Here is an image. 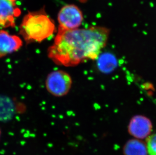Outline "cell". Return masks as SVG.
<instances>
[{"mask_svg":"<svg viewBox=\"0 0 156 155\" xmlns=\"http://www.w3.org/2000/svg\"><path fill=\"white\" fill-rule=\"evenodd\" d=\"M110 30L91 26L75 29H58L48 56L55 64L67 67L77 66L88 60H96L107 43Z\"/></svg>","mask_w":156,"mask_h":155,"instance_id":"1","label":"cell"},{"mask_svg":"<svg viewBox=\"0 0 156 155\" xmlns=\"http://www.w3.org/2000/svg\"><path fill=\"white\" fill-rule=\"evenodd\" d=\"M54 22L44 9L30 12L24 16L19 33L27 43H41L55 32Z\"/></svg>","mask_w":156,"mask_h":155,"instance_id":"2","label":"cell"},{"mask_svg":"<svg viewBox=\"0 0 156 155\" xmlns=\"http://www.w3.org/2000/svg\"><path fill=\"white\" fill-rule=\"evenodd\" d=\"M72 81L69 74L62 70L55 71L48 75L46 87L51 94L56 97L67 95L72 86Z\"/></svg>","mask_w":156,"mask_h":155,"instance_id":"3","label":"cell"},{"mask_svg":"<svg viewBox=\"0 0 156 155\" xmlns=\"http://www.w3.org/2000/svg\"><path fill=\"white\" fill-rule=\"evenodd\" d=\"M83 20L81 10L74 5H67L61 9L58 15V29L69 30L78 28Z\"/></svg>","mask_w":156,"mask_h":155,"instance_id":"4","label":"cell"},{"mask_svg":"<svg viewBox=\"0 0 156 155\" xmlns=\"http://www.w3.org/2000/svg\"><path fill=\"white\" fill-rule=\"evenodd\" d=\"M153 129L152 122L147 117L143 115L134 116L128 125L130 135L139 140L144 139L150 136Z\"/></svg>","mask_w":156,"mask_h":155,"instance_id":"5","label":"cell"},{"mask_svg":"<svg viewBox=\"0 0 156 155\" xmlns=\"http://www.w3.org/2000/svg\"><path fill=\"white\" fill-rule=\"evenodd\" d=\"M20 10L9 0H0V28L14 27L15 18L20 15Z\"/></svg>","mask_w":156,"mask_h":155,"instance_id":"6","label":"cell"},{"mask_svg":"<svg viewBox=\"0 0 156 155\" xmlns=\"http://www.w3.org/2000/svg\"><path fill=\"white\" fill-rule=\"evenodd\" d=\"M19 36L10 35L7 31L0 30V59L17 51L22 46Z\"/></svg>","mask_w":156,"mask_h":155,"instance_id":"7","label":"cell"},{"mask_svg":"<svg viewBox=\"0 0 156 155\" xmlns=\"http://www.w3.org/2000/svg\"><path fill=\"white\" fill-rule=\"evenodd\" d=\"M14 101L8 97L0 95V121H9L13 117L16 111Z\"/></svg>","mask_w":156,"mask_h":155,"instance_id":"8","label":"cell"},{"mask_svg":"<svg viewBox=\"0 0 156 155\" xmlns=\"http://www.w3.org/2000/svg\"><path fill=\"white\" fill-rule=\"evenodd\" d=\"M124 155H147L146 143L139 139H131L126 143L123 148Z\"/></svg>","mask_w":156,"mask_h":155,"instance_id":"9","label":"cell"},{"mask_svg":"<svg viewBox=\"0 0 156 155\" xmlns=\"http://www.w3.org/2000/svg\"><path fill=\"white\" fill-rule=\"evenodd\" d=\"M98 66L104 73H110L116 67L117 62L115 56L109 53H105L99 56Z\"/></svg>","mask_w":156,"mask_h":155,"instance_id":"10","label":"cell"},{"mask_svg":"<svg viewBox=\"0 0 156 155\" xmlns=\"http://www.w3.org/2000/svg\"><path fill=\"white\" fill-rule=\"evenodd\" d=\"M146 146L149 155H156V133L149 136L147 139Z\"/></svg>","mask_w":156,"mask_h":155,"instance_id":"11","label":"cell"},{"mask_svg":"<svg viewBox=\"0 0 156 155\" xmlns=\"http://www.w3.org/2000/svg\"><path fill=\"white\" fill-rule=\"evenodd\" d=\"M9 1H11L12 2H13V3H15V2H16V0H9Z\"/></svg>","mask_w":156,"mask_h":155,"instance_id":"12","label":"cell"},{"mask_svg":"<svg viewBox=\"0 0 156 155\" xmlns=\"http://www.w3.org/2000/svg\"><path fill=\"white\" fill-rule=\"evenodd\" d=\"M1 129H0V138H1Z\"/></svg>","mask_w":156,"mask_h":155,"instance_id":"13","label":"cell"}]
</instances>
